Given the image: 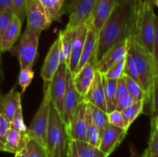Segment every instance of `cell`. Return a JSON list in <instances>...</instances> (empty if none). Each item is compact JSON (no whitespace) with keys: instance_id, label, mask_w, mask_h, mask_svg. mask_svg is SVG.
Instances as JSON below:
<instances>
[{"instance_id":"cell-43","label":"cell","mask_w":158,"mask_h":157,"mask_svg":"<svg viewBox=\"0 0 158 157\" xmlns=\"http://www.w3.org/2000/svg\"><path fill=\"white\" fill-rule=\"evenodd\" d=\"M135 102L136 100L131 95L128 94V95H125L124 97H123V98H121L117 102V107H116V109L122 112L125 109H127L130 106H131Z\"/></svg>"},{"instance_id":"cell-41","label":"cell","mask_w":158,"mask_h":157,"mask_svg":"<svg viewBox=\"0 0 158 157\" xmlns=\"http://www.w3.org/2000/svg\"><path fill=\"white\" fill-rule=\"evenodd\" d=\"M13 15V12H10V11L0 12V43H1L3 33H4L5 30H6V27H7L8 24L9 23ZM0 55H2L1 52H0Z\"/></svg>"},{"instance_id":"cell-44","label":"cell","mask_w":158,"mask_h":157,"mask_svg":"<svg viewBox=\"0 0 158 157\" xmlns=\"http://www.w3.org/2000/svg\"><path fill=\"white\" fill-rule=\"evenodd\" d=\"M153 58L155 62L156 68L158 67V15L155 18V27L154 35V49H153Z\"/></svg>"},{"instance_id":"cell-23","label":"cell","mask_w":158,"mask_h":157,"mask_svg":"<svg viewBox=\"0 0 158 157\" xmlns=\"http://www.w3.org/2000/svg\"><path fill=\"white\" fill-rule=\"evenodd\" d=\"M51 22H60L65 13L66 0H40Z\"/></svg>"},{"instance_id":"cell-2","label":"cell","mask_w":158,"mask_h":157,"mask_svg":"<svg viewBox=\"0 0 158 157\" xmlns=\"http://www.w3.org/2000/svg\"><path fill=\"white\" fill-rule=\"evenodd\" d=\"M131 9V38L153 55L156 14L154 7L144 0H137Z\"/></svg>"},{"instance_id":"cell-45","label":"cell","mask_w":158,"mask_h":157,"mask_svg":"<svg viewBox=\"0 0 158 157\" xmlns=\"http://www.w3.org/2000/svg\"><path fill=\"white\" fill-rule=\"evenodd\" d=\"M68 157H80L78 152H77V146H76L75 141L69 139V150H68Z\"/></svg>"},{"instance_id":"cell-24","label":"cell","mask_w":158,"mask_h":157,"mask_svg":"<svg viewBox=\"0 0 158 157\" xmlns=\"http://www.w3.org/2000/svg\"><path fill=\"white\" fill-rule=\"evenodd\" d=\"M77 30H64L60 31L59 37L61 42V52H60V63H66L68 66L73 44L75 38Z\"/></svg>"},{"instance_id":"cell-40","label":"cell","mask_w":158,"mask_h":157,"mask_svg":"<svg viewBox=\"0 0 158 157\" xmlns=\"http://www.w3.org/2000/svg\"><path fill=\"white\" fill-rule=\"evenodd\" d=\"M12 3L14 14L23 22L26 17V0H12Z\"/></svg>"},{"instance_id":"cell-19","label":"cell","mask_w":158,"mask_h":157,"mask_svg":"<svg viewBox=\"0 0 158 157\" xmlns=\"http://www.w3.org/2000/svg\"><path fill=\"white\" fill-rule=\"evenodd\" d=\"M87 25V32H86V39H85L84 45H83V52H82L80 60L79 62V64L76 69L75 72L73 74V76L77 73L89 61L91 58L95 54L96 46H97V33L94 29V26L91 23L90 20H88L86 22Z\"/></svg>"},{"instance_id":"cell-38","label":"cell","mask_w":158,"mask_h":157,"mask_svg":"<svg viewBox=\"0 0 158 157\" xmlns=\"http://www.w3.org/2000/svg\"><path fill=\"white\" fill-rule=\"evenodd\" d=\"M148 151L151 154L158 155V128L154 123H151V135L148 143Z\"/></svg>"},{"instance_id":"cell-54","label":"cell","mask_w":158,"mask_h":157,"mask_svg":"<svg viewBox=\"0 0 158 157\" xmlns=\"http://www.w3.org/2000/svg\"><path fill=\"white\" fill-rule=\"evenodd\" d=\"M15 157H19V152H17V153L15 154Z\"/></svg>"},{"instance_id":"cell-52","label":"cell","mask_w":158,"mask_h":157,"mask_svg":"<svg viewBox=\"0 0 158 157\" xmlns=\"http://www.w3.org/2000/svg\"><path fill=\"white\" fill-rule=\"evenodd\" d=\"M151 123H154L158 128V119H151Z\"/></svg>"},{"instance_id":"cell-13","label":"cell","mask_w":158,"mask_h":157,"mask_svg":"<svg viewBox=\"0 0 158 157\" xmlns=\"http://www.w3.org/2000/svg\"><path fill=\"white\" fill-rule=\"evenodd\" d=\"M87 103L83 101L79 104L69 128L66 129L69 138L73 141H86V114Z\"/></svg>"},{"instance_id":"cell-51","label":"cell","mask_w":158,"mask_h":157,"mask_svg":"<svg viewBox=\"0 0 158 157\" xmlns=\"http://www.w3.org/2000/svg\"><path fill=\"white\" fill-rule=\"evenodd\" d=\"M144 1L146 2L147 3H148L149 5H151V6H154V4H155L156 0H144Z\"/></svg>"},{"instance_id":"cell-34","label":"cell","mask_w":158,"mask_h":157,"mask_svg":"<svg viewBox=\"0 0 158 157\" xmlns=\"http://www.w3.org/2000/svg\"><path fill=\"white\" fill-rule=\"evenodd\" d=\"M124 66L125 58H123V60L110 68L105 73L102 75L107 79H118L124 75Z\"/></svg>"},{"instance_id":"cell-39","label":"cell","mask_w":158,"mask_h":157,"mask_svg":"<svg viewBox=\"0 0 158 157\" xmlns=\"http://www.w3.org/2000/svg\"><path fill=\"white\" fill-rule=\"evenodd\" d=\"M107 115L110 124L113 125L114 126H117V127L121 128V129H127L126 126H125L124 118H123L122 112L115 109V110L112 111V112H108Z\"/></svg>"},{"instance_id":"cell-20","label":"cell","mask_w":158,"mask_h":157,"mask_svg":"<svg viewBox=\"0 0 158 157\" xmlns=\"http://www.w3.org/2000/svg\"><path fill=\"white\" fill-rule=\"evenodd\" d=\"M86 32H87V25H81L77 29L75 38H74L72 50H71L70 56H69V62H68V69L73 74L75 72L79 62L80 60L82 52H83V45L86 39Z\"/></svg>"},{"instance_id":"cell-50","label":"cell","mask_w":158,"mask_h":157,"mask_svg":"<svg viewBox=\"0 0 158 157\" xmlns=\"http://www.w3.org/2000/svg\"><path fill=\"white\" fill-rule=\"evenodd\" d=\"M19 157H29V155H28L27 154V152H26V147H25L23 149H22V150L19 152Z\"/></svg>"},{"instance_id":"cell-18","label":"cell","mask_w":158,"mask_h":157,"mask_svg":"<svg viewBox=\"0 0 158 157\" xmlns=\"http://www.w3.org/2000/svg\"><path fill=\"white\" fill-rule=\"evenodd\" d=\"M23 22L15 14L8 24L0 43V52L3 53L8 52L15 45L21 35Z\"/></svg>"},{"instance_id":"cell-12","label":"cell","mask_w":158,"mask_h":157,"mask_svg":"<svg viewBox=\"0 0 158 157\" xmlns=\"http://www.w3.org/2000/svg\"><path fill=\"white\" fill-rule=\"evenodd\" d=\"M60 52L61 42L58 35L53 43L51 45L41 69L40 75L44 83H49L56 72L60 65Z\"/></svg>"},{"instance_id":"cell-42","label":"cell","mask_w":158,"mask_h":157,"mask_svg":"<svg viewBox=\"0 0 158 157\" xmlns=\"http://www.w3.org/2000/svg\"><path fill=\"white\" fill-rule=\"evenodd\" d=\"M128 94L129 93H128L127 87L124 75H123V77L117 79V89H116V100L117 102L119 99H120Z\"/></svg>"},{"instance_id":"cell-35","label":"cell","mask_w":158,"mask_h":157,"mask_svg":"<svg viewBox=\"0 0 158 157\" xmlns=\"http://www.w3.org/2000/svg\"><path fill=\"white\" fill-rule=\"evenodd\" d=\"M26 150L29 157H48L46 149L34 140L29 139L26 143Z\"/></svg>"},{"instance_id":"cell-53","label":"cell","mask_w":158,"mask_h":157,"mask_svg":"<svg viewBox=\"0 0 158 157\" xmlns=\"http://www.w3.org/2000/svg\"><path fill=\"white\" fill-rule=\"evenodd\" d=\"M154 6H157V7H158V0H156L155 4H154Z\"/></svg>"},{"instance_id":"cell-8","label":"cell","mask_w":158,"mask_h":157,"mask_svg":"<svg viewBox=\"0 0 158 157\" xmlns=\"http://www.w3.org/2000/svg\"><path fill=\"white\" fill-rule=\"evenodd\" d=\"M68 66L66 63H60L58 69L49 83V91L52 106L60 117H63V99L66 89V75Z\"/></svg>"},{"instance_id":"cell-7","label":"cell","mask_w":158,"mask_h":157,"mask_svg":"<svg viewBox=\"0 0 158 157\" xmlns=\"http://www.w3.org/2000/svg\"><path fill=\"white\" fill-rule=\"evenodd\" d=\"M97 0H69L66 6L69 12V22L65 29L77 30L89 19Z\"/></svg>"},{"instance_id":"cell-5","label":"cell","mask_w":158,"mask_h":157,"mask_svg":"<svg viewBox=\"0 0 158 157\" xmlns=\"http://www.w3.org/2000/svg\"><path fill=\"white\" fill-rule=\"evenodd\" d=\"M51 106L52 102L49 95V83H44L43 99L28 128L26 134L29 139L34 140L45 149Z\"/></svg>"},{"instance_id":"cell-37","label":"cell","mask_w":158,"mask_h":157,"mask_svg":"<svg viewBox=\"0 0 158 157\" xmlns=\"http://www.w3.org/2000/svg\"><path fill=\"white\" fill-rule=\"evenodd\" d=\"M10 128V122L0 114V152H4L5 143Z\"/></svg>"},{"instance_id":"cell-25","label":"cell","mask_w":158,"mask_h":157,"mask_svg":"<svg viewBox=\"0 0 158 157\" xmlns=\"http://www.w3.org/2000/svg\"><path fill=\"white\" fill-rule=\"evenodd\" d=\"M86 141L85 142L89 143L91 146L99 148L100 143V139H101V134H100L98 128L97 127L95 123L93 121L90 110H89L88 104L86 114Z\"/></svg>"},{"instance_id":"cell-55","label":"cell","mask_w":158,"mask_h":157,"mask_svg":"<svg viewBox=\"0 0 158 157\" xmlns=\"http://www.w3.org/2000/svg\"><path fill=\"white\" fill-rule=\"evenodd\" d=\"M157 73L158 74V67H157Z\"/></svg>"},{"instance_id":"cell-3","label":"cell","mask_w":158,"mask_h":157,"mask_svg":"<svg viewBox=\"0 0 158 157\" xmlns=\"http://www.w3.org/2000/svg\"><path fill=\"white\" fill-rule=\"evenodd\" d=\"M69 139L63 119L52 106L46 135L48 157H68Z\"/></svg>"},{"instance_id":"cell-36","label":"cell","mask_w":158,"mask_h":157,"mask_svg":"<svg viewBox=\"0 0 158 157\" xmlns=\"http://www.w3.org/2000/svg\"><path fill=\"white\" fill-rule=\"evenodd\" d=\"M11 128L15 129L17 131H19L21 132H27L28 127L25 124L24 119H23V106H19L17 111L15 112V115L12 117V120L10 121Z\"/></svg>"},{"instance_id":"cell-30","label":"cell","mask_w":158,"mask_h":157,"mask_svg":"<svg viewBox=\"0 0 158 157\" xmlns=\"http://www.w3.org/2000/svg\"><path fill=\"white\" fill-rule=\"evenodd\" d=\"M148 102L151 106V119H158V74L154 76Z\"/></svg>"},{"instance_id":"cell-47","label":"cell","mask_w":158,"mask_h":157,"mask_svg":"<svg viewBox=\"0 0 158 157\" xmlns=\"http://www.w3.org/2000/svg\"><path fill=\"white\" fill-rule=\"evenodd\" d=\"M117 6L123 7H131L137 0H116Z\"/></svg>"},{"instance_id":"cell-33","label":"cell","mask_w":158,"mask_h":157,"mask_svg":"<svg viewBox=\"0 0 158 157\" xmlns=\"http://www.w3.org/2000/svg\"><path fill=\"white\" fill-rule=\"evenodd\" d=\"M34 78V71L32 67H27L20 69L19 75V84L22 88V93L26 92V89L29 86Z\"/></svg>"},{"instance_id":"cell-14","label":"cell","mask_w":158,"mask_h":157,"mask_svg":"<svg viewBox=\"0 0 158 157\" xmlns=\"http://www.w3.org/2000/svg\"><path fill=\"white\" fill-rule=\"evenodd\" d=\"M127 51L128 38H127L115 45L103 55L100 61L96 64V70L101 74L105 73L110 68L125 58Z\"/></svg>"},{"instance_id":"cell-17","label":"cell","mask_w":158,"mask_h":157,"mask_svg":"<svg viewBox=\"0 0 158 157\" xmlns=\"http://www.w3.org/2000/svg\"><path fill=\"white\" fill-rule=\"evenodd\" d=\"M83 101L89 104L94 105L106 112L103 75L97 70H96L95 77L92 84L83 97Z\"/></svg>"},{"instance_id":"cell-1","label":"cell","mask_w":158,"mask_h":157,"mask_svg":"<svg viewBox=\"0 0 158 157\" xmlns=\"http://www.w3.org/2000/svg\"><path fill=\"white\" fill-rule=\"evenodd\" d=\"M131 34L130 7L116 6L113 13L97 34L95 64L117 43L129 38Z\"/></svg>"},{"instance_id":"cell-28","label":"cell","mask_w":158,"mask_h":157,"mask_svg":"<svg viewBox=\"0 0 158 157\" xmlns=\"http://www.w3.org/2000/svg\"><path fill=\"white\" fill-rule=\"evenodd\" d=\"M89 106V110H90L91 116H92L93 121L95 123L97 127L98 128L100 134L103 132L106 126L109 125V120H108L107 112L102 110L100 108L87 103Z\"/></svg>"},{"instance_id":"cell-16","label":"cell","mask_w":158,"mask_h":157,"mask_svg":"<svg viewBox=\"0 0 158 157\" xmlns=\"http://www.w3.org/2000/svg\"><path fill=\"white\" fill-rule=\"evenodd\" d=\"M95 73L96 64L95 57L94 55L89 61L76 75L73 76L76 89L83 98L87 92L90 85L92 84L95 77Z\"/></svg>"},{"instance_id":"cell-9","label":"cell","mask_w":158,"mask_h":157,"mask_svg":"<svg viewBox=\"0 0 158 157\" xmlns=\"http://www.w3.org/2000/svg\"><path fill=\"white\" fill-rule=\"evenodd\" d=\"M83 100V98L79 94L74 86L72 73L68 69L66 75V89L63 99V110L62 117L66 130L70 125L79 104Z\"/></svg>"},{"instance_id":"cell-6","label":"cell","mask_w":158,"mask_h":157,"mask_svg":"<svg viewBox=\"0 0 158 157\" xmlns=\"http://www.w3.org/2000/svg\"><path fill=\"white\" fill-rule=\"evenodd\" d=\"M40 31L26 29L17 45L12 46L9 52L16 55L19 62L20 69L32 67L37 55Z\"/></svg>"},{"instance_id":"cell-49","label":"cell","mask_w":158,"mask_h":157,"mask_svg":"<svg viewBox=\"0 0 158 157\" xmlns=\"http://www.w3.org/2000/svg\"><path fill=\"white\" fill-rule=\"evenodd\" d=\"M3 78H4V75H3V71H2V58H1V55H0V83L2 82Z\"/></svg>"},{"instance_id":"cell-48","label":"cell","mask_w":158,"mask_h":157,"mask_svg":"<svg viewBox=\"0 0 158 157\" xmlns=\"http://www.w3.org/2000/svg\"><path fill=\"white\" fill-rule=\"evenodd\" d=\"M141 157H158V155L156 154H151L148 149L144 151V152L143 153V155H141Z\"/></svg>"},{"instance_id":"cell-22","label":"cell","mask_w":158,"mask_h":157,"mask_svg":"<svg viewBox=\"0 0 158 157\" xmlns=\"http://www.w3.org/2000/svg\"><path fill=\"white\" fill-rule=\"evenodd\" d=\"M26 132H21L10 128L5 143L4 152L15 154L24 149L29 141Z\"/></svg>"},{"instance_id":"cell-29","label":"cell","mask_w":158,"mask_h":157,"mask_svg":"<svg viewBox=\"0 0 158 157\" xmlns=\"http://www.w3.org/2000/svg\"><path fill=\"white\" fill-rule=\"evenodd\" d=\"M80 157H109L98 147L83 141H75Z\"/></svg>"},{"instance_id":"cell-21","label":"cell","mask_w":158,"mask_h":157,"mask_svg":"<svg viewBox=\"0 0 158 157\" xmlns=\"http://www.w3.org/2000/svg\"><path fill=\"white\" fill-rule=\"evenodd\" d=\"M22 95L23 93L15 90L14 87L0 98V114L9 122L12 120L19 106L22 105Z\"/></svg>"},{"instance_id":"cell-46","label":"cell","mask_w":158,"mask_h":157,"mask_svg":"<svg viewBox=\"0 0 158 157\" xmlns=\"http://www.w3.org/2000/svg\"><path fill=\"white\" fill-rule=\"evenodd\" d=\"M4 11H10L13 12L12 0H0V12Z\"/></svg>"},{"instance_id":"cell-26","label":"cell","mask_w":158,"mask_h":157,"mask_svg":"<svg viewBox=\"0 0 158 157\" xmlns=\"http://www.w3.org/2000/svg\"><path fill=\"white\" fill-rule=\"evenodd\" d=\"M103 88H104L105 100H106V112L115 110L117 107L116 100V89L117 79H107L103 76Z\"/></svg>"},{"instance_id":"cell-4","label":"cell","mask_w":158,"mask_h":157,"mask_svg":"<svg viewBox=\"0 0 158 157\" xmlns=\"http://www.w3.org/2000/svg\"><path fill=\"white\" fill-rule=\"evenodd\" d=\"M127 52L134 58L148 100L154 76L157 74L153 55L131 37L128 38Z\"/></svg>"},{"instance_id":"cell-27","label":"cell","mask_w":158,"mask_h":157,"mask_svg":"<svg viewBox=\"0 0 158 157\" xmlns=\"http://www.w3.org/2000/svg\"><path fill=\"white\" fill-rule=\"evenodd\" d=\"M146 103V100L136 101L129 107L122 111V114H123V118H124L125 126H126V129L127 130H129L130 127L132 125V123L135 121L136 119L142 113Z\"/></svg>"},{"instance_id":"cell-10","label":"cell","mask_w":158,"mask_h":157,"mask_svg":"<svg viewBox=\"0 0 158 157\" xmlns=\"http://www.w3.org/2000/svg\"><path fill=\"white\" fill-rule=\"evenodd\" d=\"M26 18H27L26 29L30 30L42 32L49 29L52 24L40 0H26Z\"/></svg>"},{"instance_id":"cell-11","label":"cell","mask_w":158,"mask_h":157,"mask_svg":"<svg viewBox=\"0 0 158 157\" xmlns=\"http://www.w3.org/2000/svg\"><path fill=\"white\" fill-rule=\"evenodd\" d=\"M128 130L110 124L101 134L99 149L110 156L112 152L120 146L127 134Z\"/></svg>"},{"instance_id":"cell-31","label":"cell","mask_w":158,"mask_h":157,"mask_svg":"<svg viewBox=\"0 0 158 157\" xmlns=\"http://www.w3.org/2000/svg\"><path fill=\"white\" fill-rule=\"evenodd\" d=\"M124 78L129 95H131L136 101L146 100V102H148V95L143 88L138 83H136L134 80L125 75Z\"/></svg>"},{"instance_id":"cell-32","label":"cell","mask_w":158,"mask_h":157,"mask_svg":"<svg viewBox=\"0 0 158 157\" xmlns=\"http://www.w3.org/2000/svg\"><path fill=\"white\" fill-rule=\"evenodd\" d=\"M124 75L130 77L133 80L138 83L140 86L143 89V84H142L141 79H140V75H139L138 70L136 66L134 60L131 54L127 52L126 57H125V66H124ZM144 90V89H143Z\"/></svg>"},{"instance_id":"cell-15","label":"cell","mask_w":158,"mask_h":157,"mask_svg":"<svg viewBox=\"0 0 158 157\" xmlns=\"http://www.w3.org/2000/svg\"><path fill=\"white\" fill-rule=\"evenodd\" d=\"M116 6V0H97L89 20L97 34L113 13Z\"/></svg>"}]
</instances>
